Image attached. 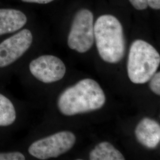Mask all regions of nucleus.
Listing matches in <instances>:
<instances>
[{"label":"nucleus","mask_w":160,"mask_h":160,"mask_svg":"<svg viewBox=\"0 0 160 160\" xmlns=\"http://www.w3.org/2000/svg\"><path fill=\"white\" fill-rule=\"evenodd\" d=\"M160 63V54L151 44L142 40H136L132 43L127 70L133 83L147 82L157 72Z\"/></svg>","instance_id":"nucleus-3"},{"label":"nucleus","mask_w":160,"mask_h":160,"mask_svg":"<svg viewBox=\"0 0 160 160\" xmlns=\"http://www.w3.org/2000/svg\"><path fill=\"white\" fill-rule=\"evenodd\" d=\"M75 142L76 137L71 132H59L35 141L29 147L28 151L39 160L57 158L72 148Z\"/></svg>","instance_id":"nucleus-4"},{"label":"nucleus","mask_w":160,"mask_h":160,"mask_svg":"<svg viewBox=\"0 0 160 160\" xmlns=\"http://www.w3.org/2000/svg\"><path fill=\"white\" fill-rule=\"evenodd\" d=\"M94 40L101 58L108 63L120 62L125 53L123 29L120 22L112 15H103L94 25Z\"/></svg>","instance_id":"nucleus-2"},{"label":"nucleus","mask_w":160,"mask_h":160,"mask_svg":"<svg viewBox=\"0 0 160 160\" xmlns=\"http://www.w3.org/2000/svg\"><path fill=\"white\" fill-rule=\"evenodd\" d=\"M24 155L20 152L0 153V160H24Z\"/></svg>","instance_id":"nucleus-13"},{"label":"nucleus","mask_w":160,"mask_h":160,"mask_svg":"<svg viewBox=\"0 0 160 160\" xmlns=\"http://www.w3.org/2000/svg\"><path fill=\"white\" fill-rule=\"evenodd\" d=\"M137 10H142L148 7V0H129Z\"/></svg>","instance_id":"nucleus-14"},{"label":"nucleus","mask_w":160,"mask_h":160,"mask_svg":"<svg viewBox=\"0 0 160 160\" xmlns=\"http://www.w3.org/2000/svg\"><path fill=\"white\" fill-rule=\"evenodd\" d=\"M124 156L108 142L98 143L90 153L91 160H124Z\"/></svg>","instance_id":"nucleus-10"},{"label":"nucleus","mask_w":160,"mask_h":160,"mask_svg":"<svg viewBox=\"0 0 160 160\" xmlns=\"http://www.w3.org/2000/svg\"><path fill=\"white\" fill-rule=\"evenodd\" d=\"M135 133L138 141L147 148H155L160 143V125L148 118H145L139 122Z\"/></svg>","instance_id":"nucleus-8"},{"label":"nucleus","mask_w":160,"mask_h":160,"mask_svg":"<svg viewBox=\"0 0 160 160\" xmlns=\"http://www.w3.org/2000/svg\"><path fill=\"white\" fill-rule=\"evenodd\" d=\"M148 6L155 10L160 8V0H148Z\"/></svg>","instance_id":"nucleus-15"},{"label":"nucleus","mask_w":160,"mask_h":160,"mask_svg":"<svg viewBox=\"0 0 160 160\" xmlns=\"http://www.w3.org/2000/svg\"><path fill=\"white\" fill-rule=\"evenodd\" d=\"M25 2H30V3H38V4H48L54 0H22Z\"/></svg>","instance_id":"nucleus-16"},{"label":"nucleus","mask_w":160,"mask_h":160,"mask_svg":"<svg viewBox=\"0 0 160 160\" xmlns=\"http://www.w3.org/2000/svg\"><path fill=\"white\" fill-rule=\"evenodd\" d=\"M27 22L26 15L14 9H0V36L22 29Z\"/></svg>","instance_id":"nucleus-9"},{"label":"nucleus","mask_w":160,"mask_h":160,"mask_svg":"<svg viewBox=\"0 0 160 160\" xmlns=\"http://www.w3.org/2000/svg\"><path fill=\"white\" fill-rule=\"evenodd\" d=\"M33 36L28 29H23L0 43V68L14 63L29 49Z\"/></svg>","instance_id":"nucleus-6"},{"label":"nucleus","mask_w":160,"mask_h":160,"mask_svg":"<svg viewBox=\"0 0 160 160\" xmlns=\"http://www.w3.org/2000/svg\"><path fill=\"white\" fill-rule=\"evenodd\" d=\"M149 87L151 91L157 95H160V72H155L150 79Z\"/></svg>","instance_id":"nucleus-12"},{"label":"nucleus","mask_w":160,"mask_h":160,"mask_svg":"<svg viewBox=\"0 0 160 160\" xmlns=\"http://www.w3.org/2000/svg\"><path fill=\"white\" fill-rule=\"evenodd\" d=\"M94 42L93 14L87 9H82L75 14L68 37V45L79 53L90 49Z\"/></svg>","instance_id":"nucleus-5"},{"label":"nucleus","mask_w":160,"mask_h":160,"mask_svg":"<svg viewBox=\"0 0 160 160\" xmlns=\"http://www.w3.org/2000/svg\"><path fill=\"white\" fill-rule=\"evenodd\" d=\"M29 69L34 77L44 83H52L63 78L66 67L63 62L53 55H43L33 59Z\"/></svg>","instance_id":"nucleus-7"},{"label":"nucleus","mask_w":160,"mask_h":160,"mask_svg":"<svg viewBox=\"0 0 160 160\" xmlns=\"http://www.w3.org/2000/svg\"><path fill=\"white\" fill-rule=\"evenodd\" d=\"M16 119V112L12 102L0 94V126L12 125Z\"/></svg>","instance_id":"nucleus-11"},{"label":"nucleus","mask_w":160,"mask_h":160,"mask_svg":"<svg viewBox=\"0 0 160 160\" xmlns=\"http://www.w3.org/2000/svg\"><path fill=\"white\" fill-rule=\"evenodd\" d=\"M106 96L97 82L90 78L81 80L63 91L58 100V108L65 116H74L101 109Z\"/></svg>","instance_id":"nucleus-1"}]
</instances>
